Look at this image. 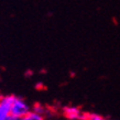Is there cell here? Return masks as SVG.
Segmentation results:
<instances>
[{"instance_id": "cell-3", "label": "cell", "mask_w": 120, "mask_h": 120, "mask_svg": "<svg viewBox=\"0 0 120 120\" xmlns=\"http://www.w3.org/2000/svg\"><path fill=\"white\" fill-rule=\"evenodd\" d=\"M63 113L66 118H68L71 120H87L88 115L87 113L80 111L79 108H77L75 106H67L64 107L63 109Z\"/></svg>"}, {"instance_id": "cell-5", "label": "cell", "mask_w": 120, "mask_h": 120, "mask_svg": "<svg viewBox=\"0 0 120 120\" xmlns=\"http://www.w3.org/2000/svg\"><path fill=\"white\" fill-rule=\"evenodd\" d=\"M32 110L34 111V112L40 113V115H44V113H45V108H44L41 104H35V105L33 106Z\"/></svg>"}, {"instance_id": "cell-1", "label": "cell", "mask_w": 120, "mask_h": 120, "mask_svg": "<svg viewBox=\"0 0 120 120\" xmlns=\"http://www.w3.org/2000/svg\"><path fill=\"white\" fill-rule=\"evenodd\" d=\"M30 111H31L30 107L26 104V100L15 96V99H13V102H12V106H11V116L21 119L22 117L28 115Z\"/></svg>"}, {"instance_id": "cell-2", "label": "cell", "mask_w": 120, "mask_h": 120, "mask_svg": "<svg viewBox=\"0 0 120 120\" xmlns=\"http://www.w3.org/2000/svg\"><path fill=\"white\" fill-rule=\"evenodd\" d=\"M15 96H2L0 97V120H6L11 115V106Z\"/></svg>"}, {"instance_id": "cell-4", "label": "cell", "mask_w": 120, "mask_h": 120, "mask_svg": "<svg viewBox=\"0 0 120 120\" xmlns=\"http://www.w3.org/2000/svg\"><path fill=\"white\" fill-rule=\"evenodd\" d=\"M20 120H44V117H43V115L37 113V112H34L33 110H31L28 115L22 117Z\"/></svg>"}, {"instance_id": "cell-6", "label": "cell", "mask_w": 120, "mask_h": 120, "mask_svg": "<svg viewBox=\"0 0 120 120\" xmlns=\"http://www.w3.org/2000/svg\"><path fill=\"white\" fill-rule=\"evenodd\" d=\"M87 120H107V119L101 116H99V115H96V113H89Z\"/></svg>"}, {"instance_id": "cell-7", "label": "cell", "mask_w": 120, "mask_h": 120, "mask_svg": "<svg viewBox=\"0 0 120 120\" xmlns=\"http://www.w3.org/2000/svg\"><path fill=\"white\" fill-rule=\"evenodd\" d=\"M42 86H43L42 84H37V88H42Z\"/></svg>"}]
</instances>
